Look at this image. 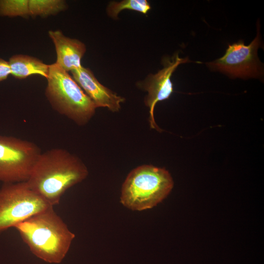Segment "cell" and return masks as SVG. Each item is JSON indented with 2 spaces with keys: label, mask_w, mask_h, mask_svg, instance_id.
<instances>
[{
  "label": "cell",
  "mask_w": 264,
  "mask_h": 264,
  "mask_svg": "<svg viewBox=\"0 0 264 264\" xmlns=\"http://www.w3.org/2000/svg\"><path fill=\"white\" fill-rule=\"evenodd\" d=\"M87 167L77 155L62 148L41 154L26 181L29 187L52 206L59 203L69 188L85 180Z\"/></svg>",
  "instance_id": "obj_1"
},
{
  "label": "cell",
  "mask_w": 264,
  "mask_h": 264,
  "mask_svg": "<svg viewBox=\"0 0 264 264\" xmlns=\"http://www.w3.org/2000/svg\"><path fill=\"white\" fill-rule=\"evenodd\" d=\"M35 256L50 264L65 258L75 234L51 206L14 227Z\"/></svg>",
  "instance_id": "obj_2"
},
{
  "label": "cell",
  "mask_w": 264,
  "mask_h": 264,
  "mask_svg": "<svg viewBox=\"0 0 264 264\" xmlns=\"http://www.w3.org/2000/svg\"><path fill=\"white\" fill-rule=\"evenodd\" d=\"M173 186L172 176L165 168L140 165L127 175L122 185L120 202L133 211L151 209L164 199Z\"/></svg>",
  "instance_id": "obj_3"
},
{
  "label": "cell",
  "mask_w": 264,
  "mask_h": 264,
  "mask_svg": "<svg viewBox=\"0 0 264 264\" xmlns=\"http://www.w3.org/2000/svg\"><path fill=\"white\" fill-rule=\"evenodd\" d=\"M46 79L45 95L53 109L79 126L88 124L97 108L68 72L54 63Z\"/></svg>",
  "instance_id": "obj_4"
},
{
  "label": "cell",
  "mask_w": 264,
  "mask_h": 264,
  "mask_svg": "<svg viewBox=\"0 0 264 264\" xmlns=\"http://www.w3.org/2000/svg\"><path fill=\"white\" fill-rule=\"evenodd\" d=\"M51 206L26 181L4 183L0 188V233Z\"/></svg>",
  "instance_id": "obj_5"
},
{
  "label": "cell",
  "mask_w": 264,
  "mask_h": 264,
  "mask_svg": "<svg viewBox=\"0 0 264 264\" xmlns=\"http://www.w3.org/2000/svg\"><path fill=\"white\" fill-rule=\"evenodd\" d=\"M42 153L32 142L0 135V181L4 183L26 181Z\"/></svg>",
  "instance_id": "obj_6"
},
{
  "label": "cell",
  "mask_w": 264,
  "mask_h": 264,
  "mask_svg": "<svg viewBox=\"0 0 264 264\" xmlns=\"http://www.w3.org/2000/svg\"><path fill=\"white\" fill-rule=\"evenodd\" d=\"M261 45L259 33L248 45L242 41L229 44L224 55L209 63L211 68L234 77H258L262 68L257 51Z\"/></svg>",
  "instance_id": "obj_7"
},
{
  "label": "cell",
  "mask_w": 264,
  "mask_h": 264,
  "mask_svg": "<svg viewBox=\"0 0 264 264\" xmlns=\"http://www.w3.org/2000/svg\"><path fill=\"white\" fill-rule=\"evenodd\" d=\"M162 62L163 67L161 70L154 74H150L137 85L147 92L144 103L149 108L150 128L160 132L162 130L157 125L154 117L155 105L158 102L169 99L173 93V84L171 77L177 66L181 64L191 61L187 57L180 58L177 53L171 58H165Z\"/></svg>",
  "instance_id": "obj_8"
},
{
  "label": "cell",
  "mask_w": 264,
  "mask_h": 264,
  "mask_svg": "<svg viewBox=\"0 0 264 264\" xmlns=\"http://www.w3.org/2000/svg\"><path fill=\"white\" fill-rule=\"evenodd\" d=\"M70 72L73 79L97 108H107L112 112L120 110L125 98L101 84L89 68L82 66Z\"/></svg>",
  "instance_id": "obj_9"
},
{
  "label": "cell",
  "mask_w": 264,
  "mask_h": 264,
  "mask_svg": "<svg viewBox=\"0 0 264 264\" xmlns=\"http://www.w3.org/2000/svg\"><path fill=\"white\" fill-rule=\"evenodd\" d=\"M48 34L55 46L57 65L66 72L82 66L81 60L86 51L83 42L66 36L60 30H49Z\"/></svg>",
  "instance_id": "obj_10"
},
{
  "label": "cell",
  "mask_w": 264,
  "mask_h": 264,
  "mask_svg": "<svg viewBox=\"0 0 264 264\" xmlns=\"http://www.w3.org/2000/svg\"><path fill=\"white\" fill-rule=\"evenodd\" d=\"M11 74L19 79H25L32 74H39L47 78L49 65L37 58L23 54L11 56L8 61Z\"/></svg>",
  "instance_id": "obj_11"
},
{
  "label": "cell",
  "mask_w": 264,
  "mask_h": 264,
  "mask_svg": "<svg viewBox=\"0 0 264 264\" xmlns=\"http://www.w3.org/2000/svg\"><path fill=\"white\" fill-rule=\"evenodd\" d=\"M67 5L64 0H29L30 16L46 18L66 10Z\"/></svg>",
  "instance_id": "obj_12"
},
{
  "label": "cell",
  "mask_w": 264,
  "mask_h": 264,
  "mask_svg": "<svg viewBox=\"0 0 264 264\" xmlns=\"http://www.w3.org/2000/svg\"><path fill=\"white\" fill-rule=\"evenodd\" d=\"M150 3L147 0H123L110 2L107 7V13L112 19H116L119 14L125 9L135 11L146 14L151 9Z\"/></svg>",
  "instance_id": "obj_13"
},
{
  "label": "cell",
  "mask_w": 264,
  "mask_h": 264,
  "mask_svg": "<svg viewBox=\"0 0 264 264\" xmlns=\"http://www.w3.org/2000/svg\"><path fill=\"white\" fill-rule=\"evenodd\" d=\"M0 16H30L29 0H0Z\"/></svg>",
  "instance_id": "obj_14"
},
{
  "label": "cell",
  "mask_w": 264,
  "mask_h": 264,
  "mask_svg": "<svg viewBox=\"0 0 264 264\" xmlns=\"http://www.w3.org/2000/svg\"><path fill=\"white\" fill-rule=\"evenodd\" d=\"M11 74V71L8 61L0 58V82L7 78Z\"/></svg>",
  "instance_id": "obj_15"
}]
</instances>
